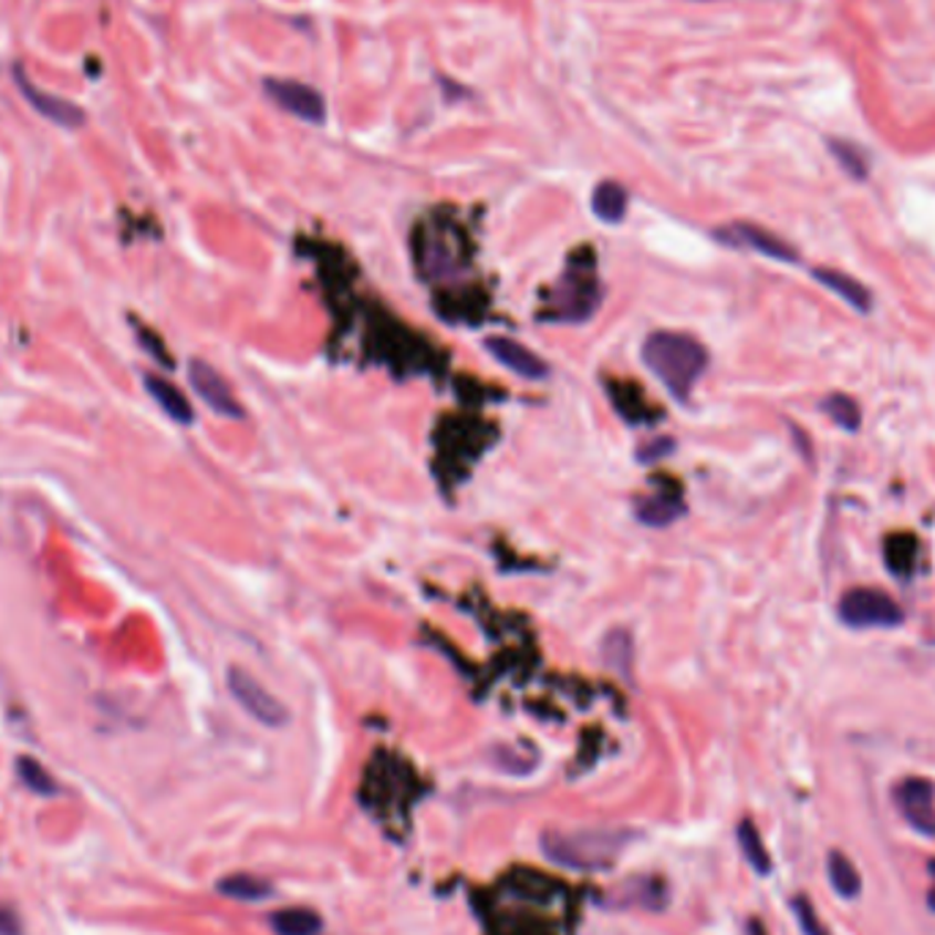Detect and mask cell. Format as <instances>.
<instances>
[{"mask_svg": "<svg viewBox=\"0 0 935 935\" xmlns=\"http://www.w3.org/2000/svg\"><path fill=\"white\" fill-rule=\"evenodd\" d=\"M643 362L676 399L687 403L695 383L708 367V353L695 336L656 331L643 345Z\"/></svg>", "mask_w": 935, "mask_h": 935, "instance_id": "1", "label": "cell"}, {"mask_svg": "<svg viewBox=\"0 0 935 935\" xmlns=\"http://www.w3.org/2000/svg\"><path fill=\"white\" fill-rule=\"evenodd\" d=\"M637 834L630 829H578V832H544L542 851L550 862L569 870H600L613 864Z\"/></svg>", "mask_w": 935, "mask_h": 935, "instance_id": "2", "label": "cell"}, {"mask_svg": "<svg viewBox=\"0 0 935 935\" xmlns=\"http://www.w3.org/2000/svg\"><path fill=\"white\" fill-rule=\"evenodd\" d=\"M840 621L853 630H892L903 624V610L881 589H851L840 600Z\"/></svg>", "mask_w": 935, "mask_h": 935, "instance_id": "3", "label": "cell"}, {"mask_svg": "<svg viewBox=\"0 0 935 935\" xmlns=\"http://www.w3.org/2000/svg\"><path fill=\"white\" fill-rule=\"evenodd\" d=\"M228 689L238 700V706H241L249 717L258 719L260 725H266V728H284V725L290 723L288 706H284L282 700H277L271 693H266L258 678L249 676L241 667H230L228 671Z\"/></svg>", "mask_w": 935, "mask_h": 935, "instance_id": "4", "label": "cell"}, {"mask_svg": "<svg viewBox=\"0 0 935 935\" xmlns=\"http://www.w3.org/2000/svg\"><path fill=\"white\" fill-rule=\"evenodd\" d=\"M900 812L920 834L935 838V786L925 777H908L894 791Z\"/></svg>", "mask_w": 935, "mask_h": 935, "instance_id": "5", "label": "cell"}, {"mask_svg": "<svg viewBox=\"0 0 935 935\" xmlns=\"http://www.w3.org/2000/svg\"><path fill=\"white\" fill-rule=\"evenodd\" d=\"M266 94L274 98L284 113L307 121V124H323L326 121V102L315 89L295 80H266Z\"/></svg>", "mask_w": 935, "mask_h": 935, "instance_id": "6", "label": "cell"}, {"mask_svg": "<svg viewBox=\"0 0 935 935\" xmlns=\"http://www.w3.org/2000/svg\"><path fill=\"white\" fill-rule=\"evenodd\" d=\"M719 241L730 243V247L739 249H752V252L766 254L771 260H780V263H799V252L788 241H782L780 236L769 233V230L758 228V225L736 222L728 225V228L717 230Z\"/></svg>", "mask_w": 935, "mask_h": 935, "instance_id": "7", "label": "cell"}, {"mask_svg": "<svg viewBox=\"0 0 935 935\" xmlns=\"http://www.w3.org/2000/svg\"><path fill=\"white\" fill-rule=\"evenodd\" d=\"M189 383L195 386V392L200 394V399L214 414L225 416V419H241L243 416V408L238 405L233 392H230L228 381H225L211 364L195 359V362L189 364Z\"/></svg>", "mask_w": 935, "mask_h": 935, "instance_id": "8", "label": "cell"}, {"mask_svg": "<svg viewBox=\"0 0 935 935\" xmlns=\"http://www.w3.org/2000/svg\"><path fill=\"white\" fill-rule=\"evenodd\" d=\"M14 80L20 94L31 102V107L37 110V113H42L48 121H52V124L63 126V129H77V126L85 124V115L77 104L66 102V98L61 96H52L48 91L39 89V85H33L22 66L14 69Z\"/></svg>", "mask_w": 935, "mask_h": 935, "instance_id": "9", "label": "cell"}, {"mask_svg": "<svg viewBox=\"0 0 935 935\" xmlns=\"http://www.w3.org/2000/svg\"><path fill=\"white\" fill-rule=\"evenodd\" d=\"M487 351H490L503 367L512 370L515 375L528 377V381H542V377L550 373L548 364H544L537 353H531L526 345L509 340V336H492V340L487 342Z\"/></svg>", "mask_w": 935, "mask_h": 935, "instance_id": "10", "label": "cell"}, {"mask_svg": "<svg viewBox=\"0 0 935 935\" xmlns=\"http://www.w3.org/2000/svg\"><path fill=\"white\" fill-rule=\"evenodd\" d=\"M922 544L914 533H889L884 542L886 569L900 580H911L920 567Z\"/></svg>", "mask_w": 935, "mask_h": 935, "instance_id": "11", "label": "cell"}, {"mask_svg": "<svg viewBox=\"0 0 935 935\" xmlns=\"http://www.w3.org/2000/svg\"><path fill=\"white\" fill-rule=\"evenodd\" d=\"M812 277H815V280L823 284V288L832 290L834 295H840L845 304H851L853 310L862 312V315H864V312H870V307H873V295H870V290L864 288V284L859 280L842 274V271H838V269H815V271H812Z\"/></svg>", "mask_w": 935, "mask_h": 935, "instance_id": "12", "label": "cell"}, {"mask_svg": "<svg viewBox=\"0 0 935 935\" xmlns=\"http://www.w3.org/2000/svg\"><path fill=\"white\" fill-rule=\"evenodd\" d=\"M145 388H148L150 397L159 403V408L165 411L173 422L184 424V427L195 422V411H191L189 399L184 397L181 388L173 386L170 381H165V377L159 375H145Z\"/></svg>", "mask_w": 935, "mask_h": 935, "instance_id": "13", "label": "cell"}, {"mask_svg": "<svg viewBox=\"0 0 935 935\" xmlns=\"http://www.w3.org/2000/svg\"><path fill=\"white\" fill-rule=\"evenodd\" d=\"M626 189L619 187L615 181H605L594 189V197H591V208H594L596 217L607 225H619L621 219L626 217Z\"/></svg>", "mask_w": 935, "mask_h": 935, "instance_id": "14", "label": "cell"}, {"mask_svg": "<svg viewBox=\"0 0 935 935\" xmlns=\"http://www.w3.org/2000/svg\"><path fill=\"white\" fill-rule=\"evenodd\" d=\"M827 868H829V881H832L834 892H838L840 897L853 900L862 894V875H859L856 864H853L845 853L842 851L829 853Z\"/></svg>", "mask_w": 935, "mask_h": 935, "instance_id": "15", "label": "cell"}, {"mask_svg": "<svg viewBox=\"0 0 935 935\" xmlns=\"http://www.w3.org/2000/svg\"><path fill=\"white\" fill-rule=\"evenodd\" d=\"M271 927L277 935H321L323 922L310 908H284L271 916Z\"/></svg>", "mask_w": 935, "mask_h": 935, "instance_id": "16", "label": "cell"}, {"mask_svg": "<svg viewBox=\"0 0 935 935\" xmlns=\"http://www.w3.org/2000/svg\"><path fill=\"white\" fill-rule=\"evenodd\" d=\"M684 515V503L678 496H654V498H646V501L637 503V520L646 522V526L652 528H665L671 526L673 520H678V517Z\"/></svg>", "mask_w": 935, "mask_h": 935, "instance_id": "17", "label": "cell"}, {"mask_svg": "<svg viewBox=\"0 0 935 935\" xmlns=\"http://www.w3.org/2000/svg\"><path fill=\"white\" fill-rule=\"evenodd\" d=\"M217 892L222 897L241 900V903H260V900L271 897V884L263 879H254V875H228L217 884Z\"/></svg>", "mask_w": 935, "mask_h": 935, "instance_id": "18", "label": "cell"}, {"mask_svg": "<svg viewBox=\"0 0 935 935\" xmlns=\"http://www.w3.org/2000/svg\"><path fill=\"white\" fill-rule=\"evenodd\" d=\"M619 903L659 911L662 905H665V886H662L656 879H637L619 894Z\"/></svg>", "mask_w": 935, "mask_h": 935, "instance_id": "19", "label": "cell"}, {"mask_svg": "<svg viewBox=\"0 0 935 935\" xmlns=\"http://www.w3.org/2000/svg\"><path fill=\"white\" fill-rule=\"evenodd\" d=\"M739 845H741V851H745L747 862L752 864L755 873L758 875L771 873V859H769V853H766L763 840H760L758 829H755L752 821L739 823Z\"/></svg>", "mask_w": 935, "mask_h": 935, "instance_id": "20", "label": "cell"}, {"mask_svg": "<svg viewBox=\"0 0 935 935\" xmlns=\"http://www.w3.org/2000/svg\"><path fill=\"white\" fill-rule=\"evenodd\" d=\"M17 775H20V780L25 782V786L31 788L33 793H39V796H58V793H61V788H58V782L52 780L50 771L44 769L39 760L28 758V755L17 758Z\"/></svg>", "mask_w": 935, "mask_h": 935, "instance_id": "21", "label": "cell"}, {"mask_svg": "<svg viewBox=\"0 0 935 935\" xmlns=\"http://www.w3.org/2000/svg\"><path fill=\"white\" fill-rule=\"evenodd\" d=\"M602 654H605L607 665L613 667V671L630 676V665H632V637H630V632H626V630L610 632V635L605 637V646H602Z\"/></svg>", "mask_w": 935, "mask_h": 935, "instance_id": "22", "label": "cell"}, {"mask_svg": "<svg viewBox=\"0 0 935 935\" xmlns=\"http://www.w3.org/2000/svg\"><path fill=\"white\" fill-rule=\"evenodd\" d=\"M829 416H832L834 424H840L842 429H859L862 424V411H859L856 399L848 397V394H829L821 405Z\"/></svg>", "mask_w": 935, "mask_h": 935, "instance_id": "23", "label": "cell"}, {"mask_svg": "<svg viewBox=\"0 0 935 935\" xmlns=\"http://www.w3.org/2000/svg\"><path fill=\"white\" fill-rule=\"evenodd\" d=\"M829 150H832V156L840 162V167L848 176L856 178V181L868 178V156H864L856 145L845 141H829Z\"/></svg>", "mask_w": 935, "mask_h": 935, "instance_id": "24", "label": "cell"}, {"mask_svg": "<svg viewBox=\"0 0 935 935\" xmlns=\"http://www.w3.org/2000/svg\"><path fill=\"white\" fill-rule=\"evenodd\" d=\"M496 763L498 769H503L507 775H528L533 766L528 758H520L517 752H507V749H496Z\"/></svg>", "mask_w": 935, "mask_h": 935, "instance_id": "25", "label": "cell"}, {"mask_svg": "<svg viewBox=\"0 0 935 935\" xmlns=\"http://www.w3.org/2000/svg\"><path fill=\"white\" fill-rule=\"evenodd\" d=\"M793 908H796V914H799V922H801V927H804L807 935H821V927H818V920H815V911H812V905L807 903V900H796Z\"/></svg>", "mask_w": 935, "mask_h": 935, "instance_id": "26", "label": "cell"}, {"mask_svg": "<svg viewBox=\"0 0 935 935\" xmlns=\"http://www.w3.org/2000/svg\"><path fill=\"white\" fill-rule=\"evenodd\" d=\"M0 935H25L22 933L20 916L11 908H6V905H0Z\"/></svg>", "mask_w": 935, "mask_h": 935, "instance_id": "27", "label": "cell"}, {"mask_svg": "<svg viewBox=\"0 0 935 935\" xmlns=\"http://www.w3.org/2000/svg\"><path fill=\"white\" fill-rule=\"evenodd\" d=\"M652 446H654L652 451H648V449H646V451H641V460H646V463H648V460H654V457L665 455V451H671V446H673V444H671V440H656V444H652Z\"/></svg>", "mask_w": 935, "mask_h": 935, "instance_id": "28", "label": "cell"}, {"mask_svg": "<svg viewBox=\"0 0 935 935\" xmlns=\"http://www.w3.org/2000/svg\"><path fill=\"white\" fill-rule=\"evenodd\" d=\"M747 935H766V927L760 925L758 920H752V922H749V925H747Z\"/></svg>", "mask_w": 935, "mask_h": 935, "instance_id": "29", "label": "cell"}, {"mask_svg": "<svg viewBox=\"0 0 935 935\" xmlns=\"http://www.w3.org/2000/svg\"><path fill=\"white\" fill-rule=\"evenodd\" d=\"M931 870H933V879H935V862H931ZM931 908L935 911V889H933V897H931Z\"/></svg>", "mask_w": 935, "mask_h": 935, "instance_id": "30", "label": "cell"}]
</instances>
